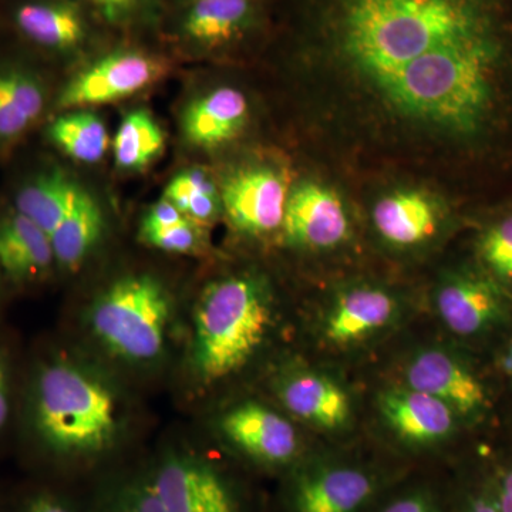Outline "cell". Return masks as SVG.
Instances as JSON below:
<instances>
[{"label":"cell","instance_id":"1","mask_svg":"<svg viewBox=\"0 0 512 512\" xmlns=\"http://www.w3.org/2000/svg\"><path fill=\"white\" fill-rule=\"evenodd\" d=\"M500 47L495 33L437 50L407 64L377 92L406 119L467 133L490 104V76Z\"/></svg>","mask_w":512,"mask_h":512},{"label":"cell","instance_id":"2","mask_svg":"<svg viewBox=\"0 0 512 512\" xmlns=\"http://www.w3.org/2000/svg\"><path fill=\"white\" fill-rule=\"evenodd\" d=\"M194 363L205 382H217L247 365L264 342L271 309L262 285L249 276L212 282L194 316Z\"/></svg>","mask_w":512,"mask_h":512},{"label":"cell","instance_id":"3","mask_svg":"<svg viewBox=\"0 0 512 512\" xmlns=\"http://www.w3.org/2000/svg\"><path fill=\"white\" fill-rule=\"evenodd\" d=\"M37 431L63 453H94L117 430L116 399L104 384L64 363L46 367L37 380Z\"/></svg>","mask_w":512,"mask_h":512},{"label":"cell","instance_id":"4","mask_svg":"<svg viewBox=\"0 0 512 512\" xmlns=\"http://www.w3.org/2000/svg\"><path fill=\"white\" fill-rule=\"evenodd\" d=\"M170 295L156 278L134 275L114 282L94 303L93 332L110 352L150 360L164 348Z\"/></svg>","mask_w":512,"mask_h":512},{"label":"cell","instance_id":"5","mask_svg":"<svg viewBox=\"0 0 512 512\" xmlns=\"http://www.w3.org/2000/svg\"><path fill=\"white\" fill-rule=\"evenodd\" d=\"M167 66L163 60L137 52L121 50L97 60L73 77L59 97L63 109L100 106L127 99L163 79Z\"/></svg>","mask_w":512,"mask_h":512},{"label":"cell","instance_id":"6","mask_svg":"<svg viewBox=\"0 0 512 512\" xmlns=\"http://www.w3.org/2000/svg\"><path fill=\"white\" fill-rule=\"evenodd\" d=\"M291 187L286 171L271 165L242 168L225 180L221 204L235 229L264 235L284 224Z\"/></svg>","mask_w":512,"mask_h":512},{"label":"cell","instance_id":"7","mask_svg":"<svg viewBox=\"0 0 512 512\" xmlns=\"http://www.w3.org/2000/svg\"><path fill=\"white\" fill-rule=\"evenodd\" d=\"M282 227L293 244L312 249L338 247L350 232L345 202L338 192L318 183L291 191Z\"/></svg>","mask_w":512,"mask_h":512},{"label":"cell","instance_id":"8","mask_svg":"<svg viewBox=\"0 0 512 512\" xmlns=\"http://www.w3.org/2000/svg\"><path fill=\"white\" fill-rule=\"evenodd\" d=\"M151 484L164 512H237L224 480L197 461H167Z\"/></svg>","mask_w":512,"mask_h":512},{"label":"cell","instance_id":"9","mask_svg":"<svg viewBox=\"0 0 512 512\" xmlns=\"http://www.w3.org/2000/svg\"><path fill=\"white\" fill-rule=\"evenodd\" d=\"M407 387L437 397L454 412L476 413L487 403V394L466 366L441 350L430 349L413 357L406 367Z\"/></svg>","mask_w":512,"mask_h":512},{"label":"cell","instance_id":"10","mask_svg":"<svg viewBox=\"0 0 512 512\" xmlns=\"http://www.w3.org/2000/svg\"><path fill=\"white\" fill-rule=\"evenodd\" d=\"M222 431L249 456L281 464L298 453L295 427L278 413L256 403H245L225 414Z\"/></svg>","mask_w":512,"mask_h":512},{"label":"cell","instance_id":"11","mask_svg":"<svg viewBox=\"0 0 512 512\" xmlns=\"http://www.w3.org/2000/svg\"><path fill=\"white\" fill-rule=\"evenodd\" d=\"M436 306L441 320L456 335L473 336L501 319L504 303L490 282L474 275H456L440 285Z\"/></svg>","mask_w":512,"mask_h":512},{"label":"cell","instance_id":"12","mask_svg":"<svg viewBox=\"0 0 512 512\" xmlns=\"http://www.w3.org/2000/svg\"><path fill=\"white\" fill-rule=\"evenodd\" d=\"M379 407L394 433L413 444L447 439L456 424L447 403L412 387L387 390L379 397Z\"/></svg>","mask_w":512,"mask_h":512},{"label":"cell","instance_id":"13","mask_svg":"<svg viewBox=\"0 0 512 512\" xmlns=\"http://www.w3.org/2000/svg\"><path fill=\"white\" fill-rule=\"evenodd\" d=\"M396 313V302L389 292L373 286H359L333 303L323 323V333L330 343L349 345L369 338L389 325Z\"/></svg>","mask_w":512,"mask_h":512},{"label":"cell","instance_id":"14","mask_svg":"<svg viewBox=\"0 0 512 512\" xmlns=\"http://www.w3.org/2000/svg\"><path fill=\"white\" fill-rule=\"evenodd\" d=\"M259 0H192L181 19V32L205 49L231 45L254 28Z\"/></svg>","mask_w":512,"mask_h":512},{"label":"cell","instance_id":"15","mask_svg":"<svg viewBox=\"0 0 512 512\" xmlns=\"http://www.w3.org/2000/svg\"><path fill=\"white\" fill-rule=\"evenodd\" d=\"M248 116L244 93L234 87H220L192 101L184 111V136L195 147L222 146L241 133Z\"/></svg>","mask_w":512,"mask_h":512},{"label":"cell","instance_id":"16","mask_svg":"<svg viewBox=\"0 0 512 512\" xmlns=\"http://www.w3.org/2000/svg\"><path fill=\"white\" fill-rule=\"evenodd\" d=\"M373 224L380 237L396 247H414L436 234L440 211L436 202L421 191L392 192L373 208Z\"/></svg>","mask_w":512,"mask_h":512},{"label":"cell","instance_id":"17","mask_svg":"<svg viewBox=\"0 0 512 512\" xmlns=\"http://www.w3.org/2000/svg\"><path fill=\"white\" fill-rule=\"evenodd\" d=\"M13 20L23 36L47 49H73L87 33L82 12L64 0H29L16 8Z\"/></svg>","mask_w":512,"mask_h":512},{"label":"cell","instance_id":"18","mask_svg":"<svg viewBox=\"0 0 512 512\" xmlns=\"http://www.w3.org/2000/svg\"><path fill=\"white\" fill-rule=\"evenodd\" d=\"M282 402L298 419L330 430L345 426L352 410L345 390L329 377L316 373H302L289 379L282 387Z\"/></svg>","mask_w":512,"mask_h":512},{"label":"cell","instance_id":"19","mask_svg":"<svg viewBox=\"0 0 512 512\" xmlns=\"http://www.w3.org/2000/svg\"><path fill=\"white\" fill-rule=\"evenodd\" d=\"M373 493V480L356 468H329L305 477L295 494L298 512H356Z\"/></svg>","mask_w":512,"mask_h":512},{"label":"cell","instance_id":"20","mask_svg":"<svg viewBox=\"0 0 512 512\" xmlns=\"http://www.w3.org/2000/svg\"><path fill=\"white\" fill-rule=\"evenodd\" d=\"M55 261L49 235L16 211L0 222V272L25 281L43 274Z\"/></svg>","mask_w":512,"mask_h":512},{"label":"cell","instance_id":"21","mask_svg":"<svg viewBox=\"0 0 512 512\" xmlns=\"http://www.w3.org/2000/svg\"><path fill=\"white\" fill-rule=\"evenodd\" d=\"M104 217L99 202L80 188L72 210L50 234L55 261L66 268H76L84 261L103 232Z\"/></svg>","mask_w":512,"mask_h":512},{"label":"cell","instance_id":"22","mask_svg":"<svg viewBox=\"0 0 512 512\" xmlns=\"http://www.w3.org/2000/svg\"><path fill=\"white\" fill-rule=\"evenodd\" d=\"M80 188L62 170L47 171L37 175L35 180L20 190L16 198V211L29 218L50 237L72 210Z\"/></svg>","mask_w":512,"mask_h":512},{"label":"cell","instance_id":"23","mask_svg":"<svg viewBox=\"0 0 512 512\" xmlns=\"http://www.w3.org/2000/svg\"><path fill=\"white\" fill-rule=\"evenodd\" d=\"M45 90L33 74L0 69V140L22 136L42 114Z\"/></svg>","mask_w":512,"mask_h":512},{"label":"cell","instance_id":"24","mask_svg":"<svg viewBox=\"0 0 512 512\" xmlns=\"http://www.w3.org/2000/svg\"><path fill=\"white\" fill-rule=\"evenodd\" d=\"M50 140L73 160L93 164L100 161L109 148V133L103 121L89 111H73L53 121Z\"/></svg>","mask_w":512,"mask_h":512},{"label":"cell","instance_id":"25","mask_svg":"<svg viewBox=\"0 0 512 512\" xmlns=\"http://www.w3.org/2000/svg\"><path fill=\"white\" fill-rule=\"evenodd\" d=\"M165 146L160 124L146 110L130 111L113 141L114 158L123 170H141L153 163Z\"/></svg>","mask_w":512,"mask_h":512},{"label":"cell","instance_id":"26","mask_svg":"<svg viewBox=\"0 0 512 512\" xmlns=\"http://www.w3.org/2000/svg\"><path fill=\"white\" fill-rule=\"evenodd\" d=\"M480 254L491 271L512 281V217L485 232L480 242Z\"/></svg>","mask_w":512,"mask_h":512},{"label":"cell","instance_id":"27","mask_svg":"<svg viewBox=\"0 0 512 512\" xmlns=\"http://www.w3.org/2000/svg\"><path fill=\"white\" fill-rule=\"evenodd\" d=\"M141 238L151 247L165 252L185 254L197 245L198 237L191 220L164 228H141Z\"/></svg>","mask_w":512,"mask_h":512},{"label":"cell","instance_id":"28","mask_svg":"<svg viewBox=\"0 0 512 512\" xmlns=\"http://www.w3.org/2000/svg\"><path fill=\"white\" fill-rule=\"evenodd\" d=\"M198 194L218 195V191L205 171L194 168L173 178L165 188L164 200L170 201L181 211L188 200Z\"/></svg>","mask_w":512,"mask_h":512},{"label":"cell","instance_id":"29","mask_svg":"<svg viewBox=\"0 0 512 512\" xmlns=\"http://www.w3.org/2000/svg\"><path fill=\"white\" fill-rule=\"evenodd\" d=\"M185 221H188V218L185 217L183 212L178 210L170 201L163 198V200L157 202L148 210L141 228L171 227V225L181 224V222Z\"/></svg>","mask_w":512,"mask_h":512},{"label":"cell","instance_id":"30","mask_svg":"<svg viewBox=\"0 0 512 512\" xmlns=\"http://www.w3.org/2000/svg\"><path fill=\"white\" fill-rule=\"evenodd\" d=\"M114 512H164L154 493L153 484L137 488L128 494L126 500L121 501L119 508Z\"/></svg>","mask_w":512,"mask_h":512},{"label":"cell","instance_id":"31","mask_svg":"<svg viewBox=\"0 0 512 512\" xmlns=\"http://www.w3.org/2000/svg\"><path fill=\"white\" fill-rule=\"evenodd\" d=\"M97 6L110 20H119L131 15L140 5L141 0H89Z\"/></svg>","mask_w":512,"mask_h":512},{"label":"cell","instance_id":"32","mask_svg":"<svg viewBox=\"0 0 512 512\" xmlns=\"http://www.w3.org/2000/svg\"><path fill=\"white\" fill-rule=\"evenodd\" d=\"M383 512H434V510L426 498L421 495H409L394 501Z\"/></svg>","mask_w":512,"mask_h":512},{"label":"cell","instance_id":"33","mask_svg":"<svg viewBox=\"0 0 512 512\" xmlns=\"http://www.w3.org/2000/svg\"><path fill=\"white\" fill-rule=\"evenodd\" d=\"M493 498L500 512H512V468L498 481Z\"/></svg>","mask_w":512,"mask_h":512},{"label":"cell","instance_id":"34","mask_svg":"<svg viewBox=\"0 0 512 512\" xmlns=\"http://www.w3.org/2000/svg\"><path fill=\"white\" fill-rule=\"evenodd\" d=\"M9 416L8 383H6L5 365L0 359V427L6 423Z\"/></svg>","mask_w":512,"mask_h":512},{"label":"cell","instance_id":"35","mask_svg":"<svg viewBox=\"0 0 512 512\" xmlns=\"http://www.w3.org/2000/svg\"><path fill=\"white\" fill-rule=\"evenodd\" d=\"M29 512H72L69 508L64 507L59 501L53 500V498H39L32 507L29 508Z\"/></svg>","mask_w":512,"mask_h":512},{"label":"cell","instance_id":"36","mask_svg":"<svg viewBox=\"0 0 512 512\" xmlns=\"http://www.w3.org/2000/svg\"><path fill=\"white\" fill-rule=\"evenodd\" d=\"M467 512H500L493 497H478L471 501Z\"/></svg>","mask_w":512,"mask_h":512},{"label":"cell","instance_id":"37","mask_svg":"<svg viewBox=\"0 0 512 512\" xmlns=\"http://www.w3.org/2000/svg\"><path fill=\"white\" fill-rule=\"evenodd\" d=\"M503 365L505 372L512 377V342L508 346L507 352H505Z\"/></svg>","mask_w":512,"mask_h":512}]
</instances>
